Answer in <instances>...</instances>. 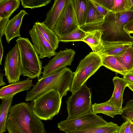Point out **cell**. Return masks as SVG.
<instances>
[{"mask_svg":"<svg viewBox=\"0 0 133 133\" xmlns=\"http://www.w3.org/2000/svg\"><path fill=\"white\" fill-rule=\"evenodd\" d=\"M6 128L9 133H46L43 124L32 107L24 102L11 107Z\"/></svg>","mask_w":133,"mask_h":133,"instance_id":"obj_1","label":"cell"},{"mask_svg":"<svg viewBox=\"0 0 133 133\" xmlns=\"http://www.w3.org/2000/svg\"><path fill=\"white\" fill-rule=\"evenodd\" d=\"M74 72L65 67L38 79L32 89L27 91L26 101H32L46 93L54 89L57 91L61 97L66 96L70 91Z\"/></svg>","mask_w":133,"mask_h":133,"instance_id":"obj_2","label":"cell"},{"mask_svg":"<svg viewBox=\"0 0 133 133\" xmlns=\"http://www.w3.org/2000/svg\"><path fill=\"white\" fill-rule=\"evenodd\" d=\"M133 17L132 10L110 12L105 17L102 23L93 30H99L102 31L104 42L132 43L133 37L125 30L124 26Z\"/></svg>","mask_w":133,"mask_h":133,"instance_id":"obj_3","label":"cell"},{"mask_svg":"<svg viewBox=\"0 0 133 133\" xmlns=\"http://www.w3.org/2000/svg\"><path fill=\"white\" fill-rule=\"evenodd\" d=\"M20 52L22 75L33 79L40 78L42 74V61L28 38L19 37L16 40Z\"/></svg>","mask_w":133,"mask_h":133,"instance_id":"obj_4","label":"cell"},{"mask_svg":"<svg viewBox=\"0 0 133 133\" xmlns=\"http://www.w3.org/2000/svg\"><path fill=\"white\" fill-rule=\"evenodd\" d=\"M102 66L100 55L93 51L89 53L81 60L74 72L70 91L72 93L78 89Z\"/></svg>","mask_w":133,"mask_h":133,"instance_id":"obj_5","label":"cell"},{"mask_svg":"<svg viewBox=\"0 0 133 133\" xmlns=\"http://www.w3.org/2000/svg\"><path fill=\"white\" fill-rule=\"evenodd\" d=\"M62 98L57 91H49L33 101L34 112L41 120L52 119L59 112Z\"/></svg>","mask_w":133,"mask_h":133,"instance_id":"obj_6","label":"cell"},{"mask_svg":"<svg viewBox=\"0 0 133 133\" xmlns=\"http://www.w3.org/2000/svg\"><path fill=\"white\" fill-rule=\"evenodd\" d=\"M91 95V89L86 83L72 93L66 102L67 118H74L92 112Z\"/></svg>","mask_w":133,"mask_h":133,"instance_id":"obj_7","label":"cell"},{"mask_svg":"<svg viewBox=\"0 0 133 133\" xmlns=\"http://www.w3.org/2000/svg\"><path fill=\"white\" fill-rule=\"evenodd\" d=\"M108 122L92 111L81 116L68 119L58 123L60 130L65 132L103 125Z\"/></svg>","mask_w":133,"mask_h":133,"instance_id":"obj_8","label":"cell"},{"mask_svg":"<svg viewBox=\"0 0 133 133\" xmlns=\"http://www.w3.org/2000/svg\"><path fill=\"white\" fill-rule=\"evenodd\" d=\"M78 27L72 0H67L53 31L59 38Z\"/></svg>","mask_w":133,"mask_h":133,"instance_id":"obj_9","label":"cell"},{"mask_svg":"<svg viewBox=\"0 0 133 133\" xmlns=\"http://www.w3.org/2000/svg\"><path fill=\"white\" fill-rule=\"evenodd\" d=\"M5 75L9 83L19 81L22 75V66L20 51L16 43L7 53L4 63Z\"/></svg>","mask_w":133,"mask_h":133,"instance_id":"obj_10","label":"cell"},{"mask_svg":"<svg viewBox=\"0 0 133 133\" xmlns=\"http://www.w3.org/2000/svg\"><path fill=\"white\" fill-rule=\"evenodd\" d=\"M75 54V52L71 49L66 48L63 50H60L43 67V70L42 77H45L67 66L71 65Z\"/></svg>","mask_w":133,"mask_h":133,"instance_id":"obj_11","label":"cell"},{"mask_svg":"<svg viewBox=\"0 0 133 133\" xmlns=\"http://www.w3.org/2000/svg\"><path fill=\"white\" fill-rule=\"evenodd\" d=\"M34 46L40 59L50 58L57 53L43 36L38 28L34 24L29 31Z\"/></svg>","mask_w":133,"mask_h":133,"instance_id":"obj_12","label":"cell"},{"mask_svg":"<svg viewBox=\"0 0 133 133\" xmlns=\"http://www.w3.org/2000/svg\"><path fill=\"white\" fill-rule=\"evenodd\" d=\"M32 80L28 78L26 79L12 83L3 87L0 89V98L6 99L12 97L17 93L30 89L31 87L34 86Z\"/></svg>","mask_w":133,"mask_h":133,"instance_id":"obj_13","label":"cell"},{"mask_svg":"<svg viewBox=\"0 0 133 133\" xmlns=\"http://www.w3.org/2000/svg\"><path fill=\"white\" fill-rule=\"evenodd\" d=\"M104 17L98 11L90 0H87V12L85 23L81 28L86 31L93 30L102 23Z\"/></svg>","mask_w":133,"mask_h":133,"instance_id":"obj_14","label":"cell"},{"mask_svg":"<svg viewBox=\"0 0 133 133\" xmlns=\"http://www.w3.org/2000/svg\"><path fill=\"white\" fill-rule=\"evenodd\" d=\"M28 14L23 10L8 22L5 31L6 42L9 44L10 41L16 37H20V29L24 16Z\"/></svg>","mask_w":133,"mask_h":133,"instance_id":"obj_15","label":"cell"},{"mask_svg":"<svg viewBox=\"0 0 133 133\" xmlns=\"http://www.w3.org/2000/svg\"><path fill=\"white\" fill-rule=\"evenodd\" d=\"M112 81L114 89L109 101L116 107L122 109L123 94L125 88L127 86L128 83L123 78L117 76L114 77Z\"/></svg>","mask_w":133,"mask_h":133,"instance_id":"obj_16","label":"cell"},{"mask_svg":"<svg viewBox=\"0 0 133 133\" xmlns=\"http://www.w3.org/2000/svg\"><path fill=\"white\" fill-rule=\"evenodd\" d=\"M132 43L104 42L102 50L98 53L101 56H116L124 53L132 44Z\"/></svg>","mask_w":133,"mask_h":133,"instance_id":"obj_17","label":"cell"},{"mask_svg":"<svg viewBox=\"0 0 133 133\" xmlns=\"http://www.w3.org/2000/svg\"><path fill=\"white\" fill-rule=\"evenodd\" d=\"M67 0H55L50 9L48 11L46 17L43 22L53 30Z\"/></svg>","mask_w":133,"mask_h":133,"instance_id":"obj_18","label":"cell"},{"mask_svg":"<svg viewBox=\"0 0 133 133\" xmlns=\"http://www.w3.org/2000/svg\"><path fill=\"white\" fill-rule=\"evenodd\" d=\"M86 32V36L82 41L89 45L93 52L99 53L102 50L104 45L102 31L99 30H95Z\"/></svg>","mask_w":133,"mask_h":133,"instance_id":"obj_19","label":"cell"},{"mask_svg":"<svg viewBox=\"0 0 133 133\" xmlns=\"http://www.w3.org/2000/svg\"><path fill=\"white\" fill-rule=\"evenodd\" d=\"M120 127L112 122L101 126L69 131L65 133H118Z\"/></svg>","mask_w":133,"mask_h":133,"instance_id":"obj_20","label":"cell"},{"mask_svg":"<svg viewBox=\"0 0 133 133\" xmlns=\"http://www.w3.org/2000/svg\"><path fill=\"white\" fill-rule=\"evenodd\" d=\"M91 109L92 112L96 114H103L113 118L116 115H121L123 112L122 109L116 107L109 100L100 103H95L92 104Z\"/></svg>","mask_w":133,"mask_h":133,"instance_id":"obj_21","label":"cell"},{"mask_svg":"<svg viewBox=\"0 0 133 133\" xmlns=\"http://www.w3.org/2000/svg\"><path fill=\"white\" fill-rule=\"evenodd\" d=\"M101 56L102 61V66L123 76L128 73L126 68L115 56Z\"/></svg>","mask_w":133,"mask_h":133,"instance_id":"obj_22","label":"cell"},{"mask_svg":"<svg viewBox=\"0 0 133 133\" xmlns=\"http://www.w3.org/2000/svg\"><path fill=\"white\" fill-rule=\"evenodd\" d=\"M34 24L40 31L51 47L56 50L58 47L59 41L55 33L43 22H37Z\"/></svg>","mask_w":133,"mask_h":133,"instance_id":"obj_23","label":"cell"},{"mask_svg":"<svg viewBox=\"0 0 133 133\" xmlns=\"http://www.w3.org/2000/svg\"><path fill=\"white\" fill-rule=\"evenodd\" d=\"M74 11L79 27L85 23L87 12V0H72Z\"/></svg>","mask_w":133,"mask_h":133,"instance_id":"obj_24","label":"cell"},{"mask_svg":"<svg viewBox=\"0 0 133 133\" xmlns=\"http://www.w3.org/2000/svg\"><path fill=\"white\" fill-rule=\"evenodd\" d=\"M20 0H0V18H9L19 8Z\"/></svg>","mask_w":133,"mask_h":133,"instance_id":"obj_25","label":"cell"},{"mask_svg":"<svg viewBox=\"0 0 133 133\" xmlns=\"http://www.w3.org/2000/svg\"><path fill=\"white\" fill-rule=\"evenodd\" d=\"M13 97L6 99H1L0 105V133L6 131V121L8 112L11 107Z\"/></svg>","mask_w":133,"mask_h":133,"instance_id":"obj_26","label":"cell"},{"mask_svg":"<svg viewBox=\"0 0 133 133\" xmlns=\"http://www.w3.org/2000/svg\"><path fill=\"white\" fill-rule=\"evenodd\" d=\"M87 32L79 27L69 33L58 38L59 42L63 43L82 41L86 36Z\"/></svg>","mask_w":133,"mask_h":133,"instance_id":"obj_27","label":"cell"},{"mask_svg":"<svg viewBox=\"0 0 133 133\" xmlns=\"http://www.w3.org/2000/svg\"><path fill=\"white\" fill-rule=\"evenodd\" d=\"M127 69L128 73L133 69V49L132 46L123 54L115 56Z\"/></svg>","mask_w":133,"mask_h":133,"instance_id":"obj_28","label":"cell"},{"mask_svg":"<svg viewBox=\"0 0 133 133\" xmlns=\"http://www.w3.org/2000/svg\"><path fill=\"white\" fill-rule=\"evenodd\" d=\"M132 6L131 0H111L110 11L113 12L129 11Z\"/></svg>","mask_w":133,"mask_h":133,"instance_id":"obj_29","label":"cell"},{"mask_svg":"<svg viewBox=\"0 0 133 133\" xmlns=\"http://www.w3.org/2000/svg\"><path fill=\"white\" fill-rule=\"evenodd\" d=\"M21 5L24 8L31 9L46 5L51 2V0H21Z\"/></svg>","mask_w":133,"mask_h":133,"instance_id":"obj_30","label":"cell"},{"mask_svg":"<svg viewBox=\"0 0 133 133\" xmlns=\"http://www.w3.org/2000/svg\"><path fill=\"white\" fill-rule=\"evenodd\" d=\"M120 127L118 133H133V123L128 120L126 121Z\"/></svg>","mask_w":133,"mask_h":133,"instance_id":"obj_31","label":"cell"},{"mask_svg":"<svg viewBox=\"0 0 133 133\" xmlns=\"http://www.w3.org/2000/svg\"><path fill=\"white\" fill-rule=\"evenodd\" d=\"M122 109L123 111L121 115L122 117L125 121L128 120L133 123V110L124 107Z\"/></svg>","mask_w":133,"mask_h":133,"instance_id":"obj_32","label":"cell"},{"mask_svg":"<svg viewBox=\"0 0 133 133\" xmlns=\"http://www.w3.org/2000/svg\"><path fill=\"white\" fill-rule=\"evenodd\" d=\"M9 20V18H0V40L5 35V31Z\"/></svg>","mask_w":133,"mask_h":133,"instance_id":"obj_33","label":"cell"},{"mask_svg":"<svg viewBox=\"0 0 133 133\" xmlns=\"http://www.w3.org/2000/svg\"><path fill=\"white\" fill-rule=\"evenodd\" d=\"M98 11L104 17L110 12L99 4L95 2L94 0H90Z\"/></svg>","mask_w":133,"mask_h":133,"instance_id":"obj_34","label":"cell"},{"mask_svg":"<svg viewBox=\"0 0 133 133\" xmlns=\"http://www.w3.org/2000/svg\"><path fill=\"white\" fill-rule=\"evenodd\" d=\"M125 30L130 34H133V17L124 26Z\"/></svg>","mask_w":133,"mask_h":133,"instance_id":"obj_35","label":"cell"},{"mask_svg":"<svg viewBox=\"0 0 133 133\" xmlns=\"http://www.w3.org/2000/svg\"><path fill=\"white\" fill-rule=\"evenodd\" d=\"M123 78L128 83L133 84V73H127L123 76Z\"/></svg>","mask_w":133,"mask_h":133,"instance_id":"obj_36","label":"cell"},{"mask_svg":"<svg viewBox=\"0 0 133 133\" xmlns=\"http://www.w3.org/2000/svg\"><path fill=\"white\" fill-rule=\"evenodd\" d=\"M4 52V49L2 42L1 40H0V64L2 65L3 56Z\"/></svg>","mask_w":133,"mask_h":133,"instance_id":"obj_37","label":"cell"},{"mask_svg":"<svg viewBox=\"0 0 133 133\" xmlns=\"http://www.w3.org/2000/svg\"><path fill=\"white\" fill-rule=\"evenodd\" d=\"M4 75L1 73L0 74V86H4L6 84L4 81L3 77Z\"/></svg>","mask_w":133,"mask_h":133,"instance_id":"obj_38","label":"cell"},{"mask_svg":"<svg viewBox=\"0 0 133 133\" xmlns=\"http://www.w3.org/2000/svg\"><path fill=\"white\" fill-rule=\"evenodd\" d=\"M127 87L133 91V84L128 83V85Z\"/></svg>","mask_w":133,"mask_h":133,"instance_id":"obj_39","label":"cell"},{"mask_svg":"<svg viewBox=\"0 0 133 133\" xmlns=\"http://www.w3.org/2000/svg\"><path fill=\"white\" fill-rule=\"evenodd\" d=\"M132 4V6L131 8V10L133 11V0H131Z\"/></svg>","mask_w":133,"mask_h":133,"instance_id":"obj_40","label":"cell"},{"mask_svg":"<svg viewBox=\"0 0 133 133\" xmlns=\"http://www.w3.org/2000/svg\"><path fill=\"white\" fill-rule=\"evenodd\" d=\"M131 107L133 108V101L132 102L131 104Z\"/></svg>","mask_w":133,"mask_h":133,"instance_id":"obj_41","label":"cell"},{"mask_svg":"<svg viewBox=\"0 0 133 133\" xmlns=\"http://www.w3.org/2000/svg\"><path fill=\"white\" fill-rule=\"evenodd\" d=\"M132 36L133 37V35ZM132 48L133 49V43H132Z\"/></svg>","mask_w":133,"mask_h":133,"instance_id":"obj_42","label":"cell"},{"mask_svg":"<svg viewBox=\"0 0 133 133\" xmlns=\"http://www.w3.org/2000/svg\"><path fill=\"white\" fill-rule=\"evenodd\" d=\"M130 73H133V69L132 71L131 72H130Z\"/></svg>","mask_w":133,"mask_h":133,"instance_id":"obj_43","label":"cell"}]
</instances>
